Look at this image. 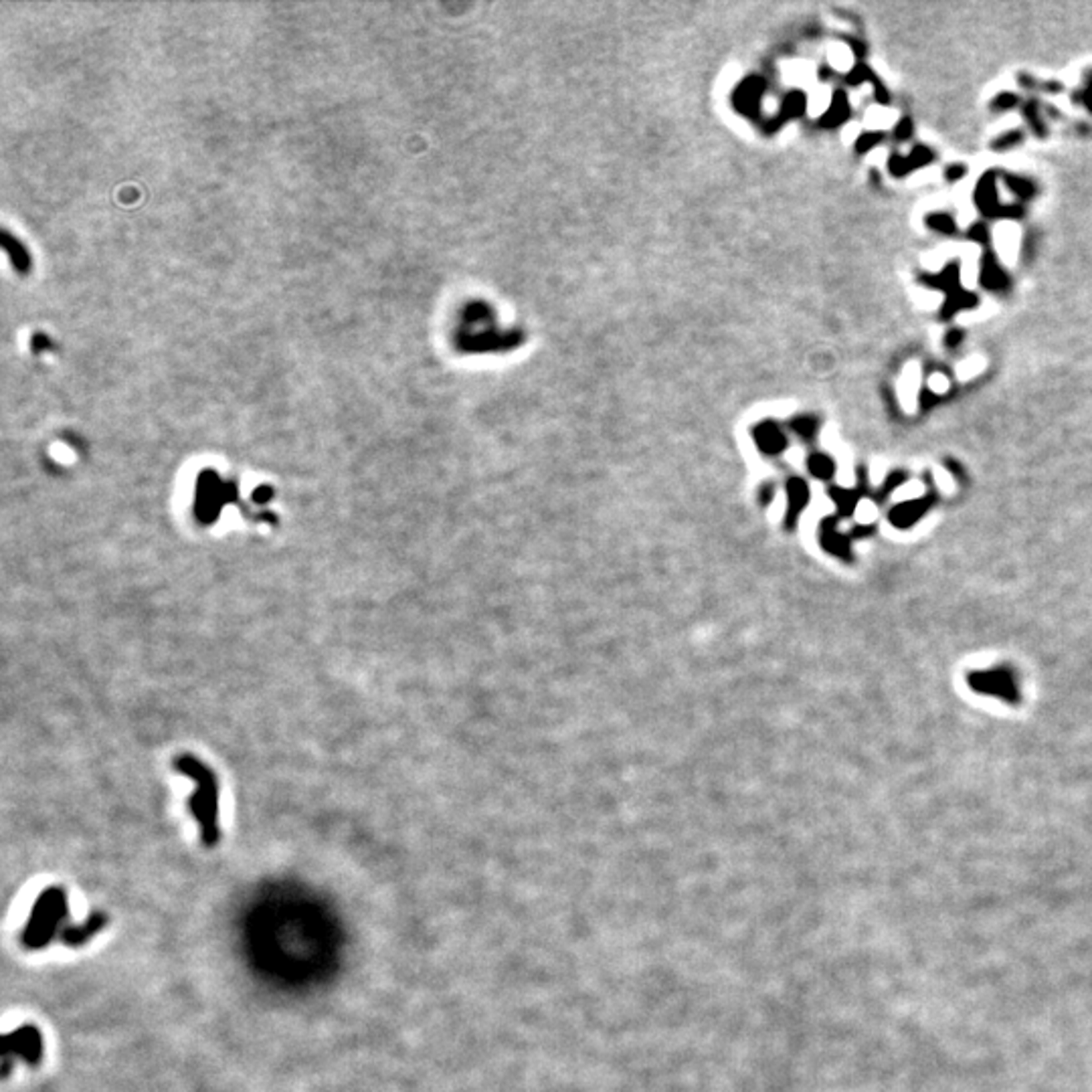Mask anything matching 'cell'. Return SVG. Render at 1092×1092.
Returning a JSON list of instances; mask_svg holds the SVG:
<instances>
[{"mask_svg":"<svg viewBox=\"0 0 1092 1092\" xmlns=\"http://www.w3.org/2000/svg\"><path fill=\"white\" fill-rule=\"evenodd\" d=\"M923 510L924 506L917 504V502H914V504H904L900 506V508H896L894 514H892V520H894V524H899V527H908V524H913L914 520L921 516Z\"/></svg>","mask_w":1092,"mask_h":1092,"instance_id":"obj_10","label":"cell"},{"mask_svg":"<svg viewBox=\"0 0 1092 1092\" xmlns=\"http://www.w3.org/2000/svg\"><path fill=\"white\" fill-rule=\"evenodd\" d=\"M945 176H947V180H949V183H957V180H961L965 176V166H961V165L949 166V169H947V172H945Z\"/></svg>","mask_w":1092,"mask_h":1092,"instance_id":"obj_18","label":"cell"},{"mask_svg":"<svg viewBox=\"0 0 1092 1092\" xmlns=\"http://www.w3.org/2000/svg\"><path fill=\"white\" fill-rule=\"evenodd\" d=\"M1023 142V134L1022 130H1009V132L1001 134L998 140L994 142V150L1004 152V150H1012V148L1019 146Z\"/></svg>","mask_w":1092,"mask_h":1092,"instance_id":"obj_12","label":"cell"},{"mask_svg":"<svg viewBox=\"0 0 1092 1092\" xmlns=\"http://www.w3.org/2000/svg\"><path fill=\"white\" fill-rule=\"evenodd\" d=\"M910 136H913V124H910V120H903L894 128V138L900 140V142H904V140H908Z\"/></svg>","mask_w":1092,"mask_h":1092,"instance_id":"obj_17","label":"cell"},{"mask_svg":"<svg viewBox=\"0 0 1092 1092\" xmlns=\"http://www.w3.org/2000/svg\"><path fill=\"white\" fill-rule=\"evenodd\" d=\"M176 767L183 769L184 773H188L194 781L198 783L197 793L190 799V811L197 818L198 826H201V837L203 844L207 847L217 846L219 842V826H217V783L212 779V775L207 771L205 767L197 763V761H184V763L176 765Z\"/></svg>","mask_w":1092,"mask_h":1092,"instance_id":"obj_2","label":"cell"},{"mask_svg":"<svg viewBox=\"0 0 1092 1092\" xmlns=\"http://www.w3.org/2000/svg\"><path fill=\"white\" fill-rule=\"evenodd\" d=\"M878 142H880V134L870 132V134H864V136H862V140H860L858 146H860V150L864 152V150H868V148H872L874 144H878Z\"/></svg>","mask_w":1092,"mask_h":1092,"instance_id":"obj_19","label":"cell"},{"mask_svg":"<svg viewBox=\"0 0 1092 1092\" xmlns=\"http://www.w3.org/2000/svg\"><path fill=\"white\" fill-rule=\"evenodd\" d=\"M980 279L981 285L987 289H1004L1008 285V275H1005L1004 267H1001L998 261H995L994 255H985L981 261V269H980Z\"/></svg>","mask_w":1092,"mask_h":1092,"instance_id":"obj_7","label":"cell"},{"mask_svg":"<svg viewBox=\"0 0 1092 1092\" xmlns=\"http://www.w3.org/2000/svg\"><path fill=\"white\" fill-rule=\"evenodd\" d=\"M1016 106H1018V98L1013 93L995 95L994 103H991V107H994V110H999V112L1001 110H1004V112L1012 110V107H1016Z\"/></svg>","mask_w":1092,"mask_h":1092,"instance_id":"obj_15","label":"cell"},{"mask_svg":"<svg viewBox=\"0 0 1092 1092\" xmlns=\"http://www.w3.org/2000/svg\"><path fill=\"white\" fill-rule=\"evenodd\" d=\"M927 225L941 235H953L957 231V223L947 212H935V215L927 217Z\"/></svg>","mask_w":1092,"mask_h":1092,"instance_id":"obj_9","label":"cell"},{"mask_svg":"<svg viewBox=\"0 0 1092 1092\" xmlns=\"http://www.w3.org/2000/svg\"><path fill=\"white\" fill-rule=\"evenodd\" d=\"M1023 117H1026L1028 124L1032 126V130H1034L1037 136L1046 134V126H1044V122H1042V113L1037 112V106L1034 102H1030V103H1026V106H1023Z\"/></svg>","mask_w":1092,"mask_h":1092,"instance_id":"obj_13","label":"cell"},{"mask_svg":"<svg viewBox=\"0 0 1092 1092\" xmlns=\"http://www.w3.org/2000/svg\"><path fill=\"white\" fill-rule=\"evenodd\" d=\"M1004 180H1005V184H1008V188L1012 190V193L1016 194L1018 198H1022V201L1034 197V184H1032L1030 180L1019 179V176H1009V174H1004Z\"/></svg>","mask_w":1092,"mask_h":1092,"instance_id":"obj_11","label":"cell"},{"mask_svg":"<svg viewBox=\"0 0 1092 1092\" xmlns=\"http://www.w3.org/2000/svg\"><path fill=\"white\" fill-rule=\"evenodd\" d=\"M832 470L833 465L827 457L815 455L813 460H811V471H813L815 475H819V478H827V475H832Z\"/></svg>","mask_w":1092,"mask_h":1092,"instance_id":"obj_14","label":"cell"},{"mask_svg":"<svg viewBox=\"0 0 1092 1092\" xmlns=\"http://www.w3.org/2000/svg\"><path fill=\"white\" fill-rule=\"evenodd\" d=\"M973 686L981 692H989V694H998V696H1013V684L1009 676L1001 672H991V674H980V676L973 678Z\"/></svg>","mask_w":1092,"mask_h":1092,"instance_id":"obj_6","label":"cell"},{"mask_svg":"<svg viewBox=\"0 0 1092 1092\" xmlns=\"http://www.w3.org/2000/svg\"><path fill=\"white\" fill-rule=\"evenodd\" d=\"M969 237L975 239V241H980V243H985L987 241V227L985 225L971 227V231H969Z\"/></svg>","mask_w":1092,"mask_h":1092,"instance_id":"obj_20","label":"cell"},{"mask_svg":"<svg viewBox=\"0 0 1092 1092\" xmlns=\"http://www.w3.org/2000/svg\"><path fill=\"white\" fill-rule=\"evenodd\" d=\"M106 924H107V914L93 913L89 914L88 921H83L81 924L67 923L65 928L61 931V935H59V941H61L63 945L77 949V947L88 945L95 935H99V932L106 928Z\"/></svg>","mask_w":1092,"mask_h":1092,"instance_id":"obj_5","label":"cell"},{"mask_svg":"<svg viewBox=\"0 0 1092 1092\" xmlns=\"http://www.w3.org/2000/svg\"><path fill=\"white\" fill-rule=\"evenodd\" d=\"M975 203L987 217H1018L1022 215L1019 207H1001L998 197V179L995 174H985L975 190Z\"/></svg>","mask_w":1092,"mask_h":1092,"instance_id":"obj_4","label":"cell"},{"mask_svg":"<svg viewBox=\"0 0 1092 1092\" xmlns=\"http://www.w3.org/2000/svg\"><path fill=\"white\" fill-rule=\"evenodd\" d=\"M961 338H963V334H961L959 330H951V332L947 334V346H949V348L959 346Z\"/></svg>","mask_w":1092,"mask_h":1092,"instance_id":"obj_22","label":"cell"},{"mask_svg":"<svg viewBox=\"0 0 1092 1092\" xmlns=\"http://www.w3.org/2000/svg\"><path fill=\"white\" fill-rule=\"evenodd\" d=\"M791 486H793V484H791ZM805 500H808V490H805L804 484H801V482H795V486H793V490H791V506H793V512L799 510L801 506L805 504Z\"/></svg>","mask_w":1092,"mask_h":1092,"instance_id":"obj_16","label":"cell"},{"mask_svg":"<svg viewBox=\"0 0 1092 1092\" xmlns=\"http://www.w3.org/2000/svg\"><path fill=\"white\" fill-rule=\"evenodd\" d=\"M43 1034L33 1023H25V1026L17 1028V1030L8 1032L2 1037V1078H8L15 1060H22V1062L33 1068L39 1066L41 1060H43Z\"/></svg>","mask_w":1092,"mask_h":1092,"instance_id":"obj_3","label":"cell"},{"mask_svg":"<svg viewBox=\"0 0 1092 1092\" xmlns=\"http://www.w3.org/2000/svg\"><path fill=\"white\" fill-rule=\"evenodd\" d=\"M931 391H932V393H942V391H947V380H945V377H942V374H939V377H932V379H931Z\"/></svg>","mask_w":1092,"mask_h":1092,"instance_id":"obj_21","label":"cell"},{"mask_svg":"<svg viewBox=\"0 0 1092 1092\" xmlns=\"http://www.w3.org/2000/svg\"><path fill=\"white\" fill-rule=\"evenodd\" d=\"M69 923V899L63 886H49L33 903L21 942L25 949L41 951L59 939L65 924Z\"/></svg>","mask_w":1092,"mask_h":1092,"instance_id":"obj_1","label":"cell"},{"mask_svg":"<svg viewBox=\"0 0 1092 1092\" xmlns=\"http://www.w3.org/2000/svg\"><path fill=\"white\" fill-rule=\"evenodd\" d=\"M995 241H998V247H999V253H1001V255H1004V257H1009V255H1012V253H1013V249L1018 247V241H1019L1018 231L1013 229L1012 225H1001V229L998 231V235H995Z\"/></svg>","mask_w":1092,"mask_h":1092,"instance_id":"obj_8","label":"cell"},{"mask_svg":"<svg viewBox=\"0 0 1092 1092\" xmlns=\"http://www.w3.org/2000/svg\"><path fill=\"white\" fill-rule=\"evenodd\" d=\"M1082 102H1085V106L1089 107V110H1092V79L1089 81V85H1086L1085 93H1082Z\"/></svg>","mask_w":1092,"mask_h":1092,"instance_id":"obj_23","label":"cell"}]
</instances>
